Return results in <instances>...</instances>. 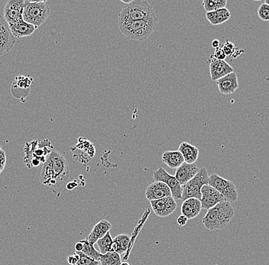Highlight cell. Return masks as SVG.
<instances>
[{"label": "cell", "mask_w": 269, "mask_h": 265, "mask_svg": "<svg viewBox=\"0 0 269 265\" xmlns=\"http://www.w3.org/2000/svg\"><path fill=\"white\" fill-rule=\"evenodd\" d=\"M38 176L42 184L49 188H60L68 180L70 176L68 160L58 152L54 150L46 163L42 164Z\"/></svg>", "instance_id": "6da1fadb"}, {"label": "cell", "mask_w": 269, "mask_h": 265, "mask_svg": "<svg viewBox=\"0 0 269 265\" xmlns=\"http://www.w3.org/2000/svg\"><path fill=\"white\" fill-rule=\"evenodd\" d=\"M235 215L234 207L226 201L208 210L202 218V223L206 230L216 231L225 228Z\"/></svg>", "instance_id": "7a4b0ae2"}, {"label": "cell", "mask_w": 269, "mask_h": 265, "mask_svg": "<svg viewBox=\"0 0 269 265\" xmlns=\"http://www.w3.org/2000/svg\"><path fill=\"white\" fill-rule=\"evenodd\" d=\"M148 21L158 20L154 10L148 2L142 0H132L120 12L118 22Z\"/></svg>", "instance_id": "3957f363"}, {"label": "cell", "mask_w": 269, "mask_h": 265, "mask_svg": "<svg viewBox=\"0 0 269 265\" xmlns=\"http://www.w3.org/2000/svg\"><path fill=\"white\" fill-rule=\"evenodd\" d=\"M158 20L148 21L118 22L120 32L130 39L138 42L146 40L154 32L157 26Z\"/></svg>", "instance_id": "277c9868"}, {"label": "cell", "mask_w": 269, "mask_h": 265, "mask_svg": "<svg viewBox=\"0 0 269 265\" xmlns=\"http://www.w3.org/2000/svg\"><path fill=\"white\" fill-rule=\"evenodd\" d=\"M50 15L47 1H24L22 18L26 22L38 28L46 22Z\"/></svg>", "instance_id": "5b68a950"}, {"label": "cell", "mask_w": 269, "mask_h": 265, "mask_svg": "<svg viewBox=\"0 0 269 265\" xmlns=\"http://www.w3.org/2000/svg\"><path fill=\"white\" fill-rule=\"evenodd\" d=\"M53 150L54 146L48 139H44L40 142L37 140L26 142L24 148V164L30 169H31V162L32 160H38L43 164L46 163L48 157Z\"/></svg>", "instance_id": "8992f818"}, {"label": "cell", "mask_w": 269, "mask_h": 265, "mask_svg": "<svg viewBox=\"0 0 269 265\" xmlns=\"http://www.w3.org/2000/svg\"><path fill=\"white\" fill-rule=\"evenodd\" d=\"M210 176L208 170L205 168H200L198 173L188 181L186 184L182 186V198L183 201L189 198L201 199V188L205 185L209 184Z\"/></svg>", "instance_id": "52a82bcc"}, {"label": "cell", "mask_w": 269, "mask_h": 265, "mask_svg": "<svg viewBox=\"0 0 269 265\" xmlns=\"http://www.w3.org/2000/svg\"><path fill=\"white\" fill-rule=\"evenodd\" d=\"M209 185L216 190L226 202L232 204L238 200V191L232 181L225 179L216 174H212L210 176Z\"/></svg>", "instance_id": "ba28073f"}, {"label": "cell", "mask_w": 269, "mask_h": 265, "mask_svg": "<svg viewBox=\"0 0 269 265\" xmlns=\"http://www.w3.org/2000/svg\"><path fill=\"white\" fill-rule=\"evenodd\" d=\"M154 180L163 182L166 184L174 200H182V186L179 184L176 176L169 174L164 168H160L153 174Z\"/></svg>", "instance_id": "9c48e42d"}, {"label": "cell", "mask_w": 269, "mask_h": 265, "mask_svg": "<svg viewBox=\"0 0 269 265\" xmlns=\"http://www.w3.org/2000/svg\"><path fill=\"white\" fill-rule=\"evenodd\" d=\"M16 43V38L10 30V24L0 16V56L8 53Z\"/></svg>", "instance_id": "30bf717a"}, {"label": "cell", "mask_w": 269, "mask_h": 265, "mask_svg": "<svg viewBox=\"0 0 269 265\" xmlns=\"http://www.w3.org/2000/svg\"><path fill=\"white\" fill-rule=\"evenodd\" d=\"M152 208L156 216L166 218L173 214L177 208V202L172 196L162 198L157 200L150 201Z\"/></svg>", "instance_id": "8fae6325"}, {"label": "cell", "mask_w": 269, "mask_h": 265, "mask_svg": "<svg viewBox=\"0 0 269 265\" xmlns=\"http://www.w3.org/2000/svg\"><path fill=\"white\" fill-rule=\"evenodd\" d=\"M24 0H10L4 8V18L8 24L17 22L23 20L22 13L24 10Z\"/></svg>", "instance_id": "7c38bea8"}, {"label": "cell", "mask_w": 269, "mask_h": 265, "mask_svg": "<svg viewBox=\"0 0 269 265\" xmlns=\"http://www.w3.org/2000/svg\"><path fill=\"white\" fill-rule=\"evenodd\" d=\"M224 201L225 200L222 195L209 184L205 185L201 188L200 202L202 208L208 210Z\"/></svg>", "instance_id": "4fadbf2b"}, {"label": "cell", "mask_w": 269, "mask_h": 265, "mask_svg": "<svg viewBox=\"0 0 269 265\" xmlns=\"http://www.w3.org/2000/svg\"><path fill=\"white\" fill-rule=\"evenodd\" d=\"M234 72V68L226 62L218 60L211 56L210 58V73L212 80H218L220 78Z\"/></svg>", "instance_id": "5bb4252c"}, {"label": "cell", "mask_w": 269, "mask_h": 265, "mask_svg": "<svg viewBox=\"0 0 269 265\" xmlns=\"http://www.w3.org/2000/svg\"><path fill=\"white\" fill-rule=\"evenodd\" d=\"M168 196H172V192L168 186L163 182L156 181L146 189V198L148 200H157Z\"/></svg>", "instance_id": "9a60e30c"}, {"label": "cell", "mask_w": 269, "mask_h": 265, "mask_svg": "<svg viewBox=\"0 0 269 265\" xmlns=\"http://www.w3.org/2000/svg\"><path fill=\"white\" fill-rule=\"evenodd\" d=\"M200 168L195 164L184 163L176 170V176L182 186L186 184L188 181L194 178L195 175L198 173Z\"/></svg>", "instance_id": "2e32d148"}, {"label": "cell", "mask_w": 269, "mask_h": 265, "mask_svg": "<svg viewBox=\"0 0 269 265\" xmlns=\"http://www.w3.org/2000/svg\"><path fill=\"white\" fill-rule=\"evenodd\" d=\"M220 92L224 95L234 94L238 88V78L235 72L216 80Z\"/></svg>", "instance_id": "e0dca14e"}, {"label": "cell", "mask_w": 269, "mask_h": 265, "mask_svg": "<svg viewBox=\"0 0 269 265\" xmlns=\"http://www.w3.org/2000/svg\"><path fill=\"white\" fill-rule=\"evenodd\" d=\"M111 228H112V224L110 222L106 220H101L94 227L92 231L88 236L86 240L90 244L94 246L98 240L104 237L107 232H109Z\"/></svg>", "instance_id": "ac0fdd59"}, {"label": "cell", "mask_w": 269, "mask_h": 265, "mask_svg": "<svg viewBox=\"0 0 269 265\" xmlns=\"http://www.w3.org/2000/svg\"><path fill=\"white\" fill-rule=\"evenodd\" d=\"M202 210L200 200L196 198H189L184 201L182 205V215L186 216L188 220L196 218Z\"/></svg>", "instance_id": "d6986e66"}, {"label": "cell", "mask_w": 269, "mask_h": 265, "mask_svg": "<svg viewBox=\"0 0 269 265\" xmlns=\"http://www.w3.org/2000/svg\"><path fill=\"white\" fill-rule=\"evenodd\" d=\"M10 30L16 38L28 37L34 33L38 27L26 22L22 20L17 22L10 24Z\"/></svg>", "instance_id": "ffe728a7"}, {"label": "cell", "mask_w": 269, "mask_h": 265, "mask_svg": "<svg viewBox=\"0 0 269 265\" xmlns=\"http://www.w3.org/2000/svg\"><path fill=\"white\" fill-rule=\"evenodd\" d=\"M162 160L163 163L172 169L178 168L180 165L184 163V159L179 150H168L164 152Z\"/></svg>", "instance_id": "44dd1931"}, {"label": "cell", "mask_w": 269, "mask_h": 265, "mask_svg": "<svg viewBox=\"0 0 269 265\" xmlns=\"http://www.w3.org/2000/svg\"><path fill=\"white\" fill-rule=\"evenodd\" d=\"M178 150L182 153L185 163L194 164L199 157V150L198 148L185 142L180 144Z\"/></svg>", "instance_id": "7402d4cb"}, {"label": "cell", "mask_w": 269, "mask_h": 265, "mask_svg": "<svg viewBox=\"0 0 269 265\" xmlns=\"http://www.w3.org/2000/svg\"><path fill=\"white\" fill-rule=\"evenodd\" d=\"M206 17L212 26H218L228 21L230 18L231 13L226 8H220L211 12H206Z\"/></svg>", "instance_id": "603a6c76"}, {"label": "cell", "mask_w": 269, "mask_h": 265, "mask_svg": "<svg viewBox=\"0 0 269 265\" xmlns=\"http://www.w3.org/2000/svg\"><path fill=\"white\" fill-rule=\"evenodd\" d=\"M130 236L126 234H121L116 236L112 240V252L124 254L128 250L130 246Z\"/></svg>", "instance_id": "cb8c5ba5"}, {"label": "cell", "mask_w": 269, "mask_h": 265, "mask_svg": "<svg viewBox=\"0 0 269 265\" xmlns=\"http://www.w3.org/2000/svg\"><path fill=\"white\" fill-rule=\"evenodd\" d=\"M100 263L101 265H120L122 264V259L120 254L115 252H109L102 254Z\"/></svg>", "instance_id": "d4e9b609"}, {"label": "cell", "mask_w": 269, "mask_h": 265, "mask_svg": "<svg viewBox=\"0 0 269 265\" xmlns=\"http://www.w3.org/2000/svg\"><path fill=\"white\" fill-rule=\"evenodd\" d=\"M33 79L30 76H20L16 78L15 82L12 84L11 90H22L23 91H28L32 84Z\"/></svg>", "instance_id": "484cf974"}, {"label": "cell", "mask_w": 269, "mask_h": 265, "mask_svg": "<svg viewBox=\"0 0 269 265\" xmlns=\"http://www.w3.org/2000/svg\"><path fill=\"white\" fill-rule=\"evenodd\" d=\"M112 240L114 238L111 236L110 232H107L104 237L96 242V244L100 248V253L101 254L112 252Z\"/></svg>", "instance_id": "4316f807"}, {"label": "cell", "mask_w": 269, "mask_h": 265, "mask_svg": "<svg viewBox=\"0 0 269 265\" xmlns=\"http://www.w3.org/2000/svg\"><path fill=\"white\" fill-rule=\"evenodd\" d=\"M226 0H204L203 6L206 12L216 11L220 8H226Z\"/></svg>", "instance_id": "83f0119b"}, {"label": "cell", "mask_w": 269, "mask_h": 265, "mask_svg": "<svg viewBox=\"0 0 269 265\" xmlns=\"http://www.w3.org/2000/svg\"><path fill=\"white\" fill-rule=\"evenodd\" d=\"M80 242H82L84 244V248L82 252H83L84 254H86V256H89L91 258L98 260V262H100V259L102 254L100 253V252L96 250V248H94V246L90 244L86 240H82V241Z\"/></svg>", "instance_id": "f1b7e54d"}, {"label": "cell", "mask_w": 269, "mask_h": 265, "mask_svg": "<svg viewBox=\"0 0 269 265\" xmlns=\"http://www.w3.org/2000/svg\"><path fill=\"white\" fill-rule=\"evenodd\" d=\"M76 254L79 256V260L76 265H99L100 262L91 258L89 256L84 254L82 252H76Z\"/></svg>", "instance_id": "f546056e"}, {"label": "cell", "mask_w": 269, "mask_h": 265, "mask_svg": "<svg viewBox=\"0 0 269 265\" xmlns=\"http://www.w3.org/2000/svg\"><path fill=\"white\" fill-rule=\"evenodd\" d=\"M258 16L263 21H269V6L264 2L258 8Z\"/></svg>", "instance_id": "4dcf8cb0"}, {"label": "cell", "mask_w": 269, "mask_h": 265, "mask_svg": "<svg viewBox=\"0 0 269 265\" xmlns=\"http://www.w3.org/2000/svg\"><path fill=\"white\" fill-rule=\"evenodd\" d=\"M222 49L226 56H231L235 53L236 46L234 43L226 40V42L222 46Z\"/></svg>", "instance_id": "1f68e13d"}, {"label": "cell", "mask_w": 269, "mask_h": 265, "mask_svg": "<svg viewBox=\"0 0 269 265\" xmlns=\"http://www.w3.org/2000/svg\"><path fill=\"white\" fill-rule=\"evenodd\" d=\"M212 57L214 58L215 59H218V60H225L226 58L227 57L226 54L224 53V50H222V48H218L215 50L214 53L212 54Z\"/></svg>", "instance_id": "d6a6232c"}, {"label": "cell", "mask_w": 269, "mask_h": 265, "mask_svg": "<svg viewBox=\"0 0 269 265\" xmlns=\"http://www.w3.org/2000/svg\"><path fill=\"white\" fill-rule=\"evenodd\" d=\"M6 163V156L4 150H0V174L4 172Z\"/></svg>", "instance_id": "836d02e7"}, {"label": "cell", "mask_w": 269, "mask_h": 265, "mask_svg": "<svg viewBox=\"0 0 269 265\" xmlns=\"http://www.w3.org/2000/svg\"><path fill=\"white\" fill-rule=\"evenodd\" d=\"M78 260H79V256L76 253H74L73 256H70L68 257V262L70 265H76Z\"/></svg>", "instance_id": "e575fe53"}, {"label": "cell", "mask_w": 269, "mask_h": 265, "mask_svg": "<svg viewBox=\"0 0 269 265\" xmlns=\"http://www.w3.org/2000/svg\"><path fill=\"white\" fill-rule=\"evenodd\" d=\"M188 218L184 216L180 215V216L178 218L177 222L180 226H184L188 223Z\"/></svg>", "instance_id": "d590c367"}, {"label": "cell", "mask_w": 269, "mask_h": 265, "mask_svg": "<svg viewBox=\"0 0 269 265\" xmlns=\"http://www.w3.org/2000/svg\"><path fill=\"white\" fill-rule=\"evenodd\" d=\"M76 186H78V184L76 183V181H73V182H70V183H68L66 184V188H68V190H72L74 189Z\"/></svg>", "instance_id": "8d00e7d4"}, {"label": "cell", "mask_w": 269, "mask_h": 265, "mask_svg": "<svg viewBox=\"0 0 269 265\" xmlns=\"http://www.w3.org/2000/svg\"><path fill=\"white\" fill-rule=\"evenodd\" d=\"M84 248V244L82 242H79L76 243L75 244V250L76 252H82Z\"/></svg>", "instance_id": "74e56055"}, {"label": "cell", "mask_w": 269, "mask_h": 265, "mask_svg": "<svg viewBox=\"0 0 269 265\" xmlns=\"http://www.w3.org/2000/svg\"><path fill=\"white\" fill-rule=\"evenodd\" d=\"M220 46V40H214L212 42V47L214 48H218Z\"/></svg>", "instance_id": "f35d334b"}, {"label": "cell", "mask_w": 269, "mask_h": 265, "mask_svg": "<svg viewBox=\"0 0 269 265\" xmlns=\"http://www.w3.org/2000/svg\"><path fill=\"white\" fill-rule=\"evenodd\" d=\"M120 265H131L130 263H128V262H122V264Z\"/></svg>", "instance_id": "ab89813d"}, {"label": "cell", "mask_w": 269, "mask_h": 265, "mask_svg": "<svg viewBox=\"0 0 269 265\" xmlns=\"http://www.w3.org/2000/svg\"><path fill=\"white\" fill-rule=\"evenodd\" d=\"M264 4H267V5L269 6V0H266V2H264Z\"/></svg>", "instance_id": "60d3db41"}, {"label": "cell", "mask_w": 269, "mask_h": 265, "mask_svg": "<svg viewBox=\"0 0 269 265\" xmlns=\"http://www.w3.org/2000/svg\"><path fill=\"white\" fill-rule=\"evenodd\" d=\"M2 150V148H1V146H0V150Z\"/></svg>", "instance_id": "b9f144b4"}, {"label": "cell", "mask_w": 269, "mask_h": 265, "mask_svg": "<svg viewBox=\"0 0 269 265\" xmlns=\"http://www.w3.org/2000/svg\"><path fill=\"white\" fill-rule=\"evenodd\" d=\"M99 265H101V264H99Z\"/></svg>", "instance_id": "7bdbcfd3"}]
</instances>
